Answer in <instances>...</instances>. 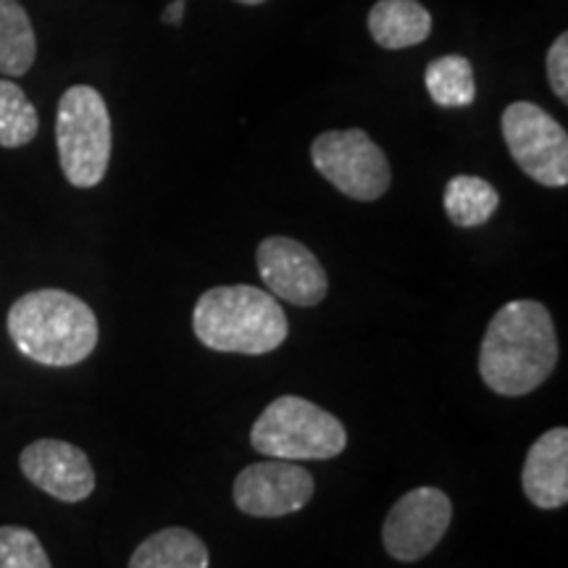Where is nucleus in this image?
I'll return each instance as SVG.
<instances>
[{
    "label": "nucleus",
    "mask_w": 568,
    "mask_h": 568,
    "mask_svg": "<svg viewBox=\"0 0 568 568\" xmlns=\"http://www.w3.org/2000/svg\"><path fill=\"white\" fill-rule=\"evenodd\" d=\"M558 364L550 311L539 301H510L489 318L479 351V374L493 393L521 397L548 382Z\"/></svg>",
    "instance_id": "1"
},
{
    "label": "nucleus",
    "mask_w": 568,
    "mask_h": 568,
    "mask_svg": "<svg viewBox=\"0 0 568 568\" xmlns=\"http://www.w3.org/2000/svg\"><path fill=\"white\" fill-rule=\"evenodd\" d=\"M6 326L21 355L53 368L82 364L101 335L95 311L82 297L53 287L21 295L11 305Z\"/></svg>",
    "instance_id": "2"
},
{
    "label": "nucleus",
    "mask_w": 568,
    "mask_h": 568,
    "mask_svg": "<svg viewBox=\"0 0 568 568\" xmlns=\"http://www.w3.org/2000/svg\"><path fill=\"white\" fill-rule=\"evenodd\" d=\"M193 332L216 353L266 355L287 339L290 324L274 295L251 284H224L197 297Z\"/></svg>",
    "instance_id": "3"
},
{
    "label": "nucleus",
    "mask_w": 568,
    "mask_h": 568,
    "mask_svg": "<svg viewBox=\"0 0 568 568\" xmlns=\"http://www.w3.org/2000/svg\"><path fill=\"white\" fill-rule=\"evenodd\" d=\"M251 445L266 458L329 460L347 447V432L337 416L297 395H282L255 418Z\"/></svg>",
    "instance_id": "4"
},
{
    "label": "nucleus",
    "mask_w": 568,
    "mask_h": 568,
    "mask_svg": "<svg viewBox=\"0 0 568 568\" xmlns=\"http://www.w3.org/2000/svg\"><path fill=\"white\" fill-rule=\"evenodd\" d=\"M55 145L61 172L71 187L90 190L103 182L111 163V113L90 84H74L61 95L55 113Z\"/></svg>",
    "instance_id": "5"
},
{
    "label": "nucleus",
    "mask_w": 568,
    "mask_h": 568,
    "mask_svg": "<svg viewBox=\"0 0 568 568\" xmlns=\"http://www.w3.org/2000/svg\"><path fill=\"white\" fill-rule=\"evenodd\" d=\"M311 161L326 182L353 201H379L393 184L385 151L364 130L322 132L311 145Z\"/></svg>",
    "instance_id": "6"
},
{
    "label": "nucleus",
    "mask_w": 568,
    "mask_h": 568,
    "mask_svg": "<svg viewBox=\"0 0 568 568\" xmlns=\"http://www.w3.org/2000/svg\"><path fill=\"white\" fill-rule=\"evenodd\" d=\"M500 130L510 159L529 180L542 187H566L568 134L548 111L537 103L516 101L503 111Z\"/></svg>",
    "instance_id": "7"
},
{
    "label": "nucleus",
    "mask_w": 568,
    "mask_h": 568,
    "mask_svg": "<svg viewBox=\"0 0 568 568\" xmlns=\"http://www.w3.org/2000/svg\"><path fill=\"white\" fill-rule=\"evenodd\" d=\"M450 521V497L437 487H416L389 508L382 527V542L395 560L414 564L437 548Z\"/></svg>",
    "instance_id": "8"
},
{
    "label": "nucleus",
    "mask_w": 568,
    "mask_h": 568,
    "mask_svg": "<svg viewBox=\"0 0 568 568\" xmlns=\"http://www.w3.org/2000/svg\"><path fill=\"white\" fill-rule=\"evenodd\" d=\"M316 481L295 460L268 458L251 464L234 479V506L245 516L280 518L303 510L314 497Z\"/></svg>",
    "instance_id": "9"
},
{
    "label": "nucleus",
    "mask_w": 568,
    "mask_h": 568,
    "mask_svg": "<svg viewBox=\"0 0 568 568\" xmlns=\"http://www.w3.org/2000/svg\"><path fill=\"white\" fill-rule=\"evenodd\" d=\"M261 280L280 301H287L301 308L318 305L329 293V280L322 261L293 237H266L255 251Z\"/></svg>",
    "instance_id": "10"
},
{
    "label": "nucleus",
    "mask_w": 568,
    "mask_h": 568,
    "mask_svg": "<svg viewBox=\"0 0 568 568\" xmlns=\"http://www.w3.org/2000/svg\"><path fill=\"white\" fill-rule=\"evenodd\" d=\"M19 466L34 487L61 503H80L95 489V468L90 458L63 439H38L27 445Z\"/></svg>",
    "instance_id": "11"
},
{
    "label": "nucleus",
    "mask_w": 568,
    "mask_h": 568,
    "mask_svg": "<svg viewBox=\"0 0 568 568\" xmlns=\"http://www.w3.org/2000/svg\"><path fill=\"white\" fill-rule=\"evenodd\" d=\"M524 495L542 510L564 508L568 503V429L556 426L529 447L521 471Z\"/></svg>",
    "instance_id": "12"
},
{
    "label": "nucleus",
    "mask_w": 568,
    "mask_h": 568,
    "mask_svg": "<svg viewBox=\"0 0 568 568\" xmlns=\"http://www.w3.org/2000/svg\"><path fill=\"white\" fill-rule=\"evenodd\" d=\"M366 24L376 45L385 51H403L429 38L432 13L418 0H376Z\"/></svg>",
    "instance_id": "13"
},
{
    "label": "nucleus",
    "mask_w": 568,
    "mask_h": 568,
    "mask_svg": "<svg viewBox=\"0 0 568 568\" xmlns=\"http://www.w3.org/2000/svg\"><path fill=\"white\" fill-rule=\"evenodd\" d=\"M130 568H209V548L195 531L169 527L142 539Z\"/></svg>",
    "instance_id": "14"
},
{
    "label": "nucleus",
    "mask_w": 568,
    "mask_h": 568,
    "mask_svg": "<svg viewBox=\"0 0 568 568\" xmlns=\"http://www.w3.org/2000/svg\"><path fill=\"white\" fill-rule=\"evenodd\" d=\"M38 59L30 13L19 0H0V74L24 77Z\"/></svg>",
    "instance_id": "15"
},
{
    "label": "nucleus",
    "mask_w": 568,
    "mask_h": 568,
    "mask_svg": "<svg viewBox=\"0 0 568 568\" xmlns=\"http://www.w3.org/2000/svg\"><path fill=\"white\" fill-rule=\"evenodd\" d=\"M445 213L460 230L487 224L500 205V193L487 180L474 174H458L445 184Z\"/></svg>",
    "instance_id": "16"
},
{
    "label": "nucleus",
    "mask_w": 568,
    "mask_h": 568,
    "mask_svg": "<svg viewBox=\"0 0 568 568\" xmlns=\"http://www.w3.org/2000/svg\"><path fill=\"white\" fill-rule=\"evenodd\" d=\"M424 84L439 109H466L477 101V77L466 55L447 53L429 61L424 71Z\"/></svg>",
    "instance_id": "17"
},
{
    "label": "nucleus",
    "mask_w": 568,
    "mask_h": 568,
    "mask_svg": "<svg viewBox=\"0 0 568 568\" xmlns=\"http://www.w3.org/2000/svg\"><path fill=\"white\" fill-rule=\"evenodd\" d=\"M40 116L27 92L11 80H0V148H24L38 138Z\"/></svg>",
    "instance_id": "18"
},
{
    "label": "nucleus",
    "mask_w": 568,
    "mask_h": 568,
    "mask_svg": "<svg viewBox=\"0 0 568 568\" xmlns=\"http://www.w3.org/2000/svg\"><path fill=\"white\" fill-rule=\"evenodd\" d=\"M0 568H53L40 537L24 527H0Z\"/></svg>",
    "instance_id": "19"
},
{
    "label": "nucleus",
    "mask_w": 568,
    "mask_h": 568,
    "mask_svg": "<svg viewBox=\"0 0 568 568\" xmlns=\"http://www.w3.org/2000/svg\"><path fill=\"white\" fill-rule=\"evenodd\" d=\"M548 80L560 103H568V34L560 32L548 51Z\"/></svg>",
    "instance_id": "20"
},
{
    "label": "nucleus",
    "mask_w": 568,
    "mask_h": 568,
    "mask_svg": "<svg viewBox=\"0 0 568 568\" xmlns=\"http://www.w3.org/2000/svg\"><path fill=\"white\" fill-rule=\"evenodd\" d=\"M184 6H187V0H172V3L166 6V11H163V21H166V24H182Z\"/></svg>",
    "instance_id": "21"
},
{
    "label": "nucleus",
    "mask_w": 568,
    "mask_h": 568,
    "mask_svg": "<svg viewBox=\"0 0 568 568\" xmlns=\"http://www.w3.org/2000/svg\"><path fill=\"white\" fill-rule=\"evenodd\" d=\"M234 3H243V6H261V3H266V0H234Z\"/></svg>",
    "instance_id": "22"
}]
</instances>
